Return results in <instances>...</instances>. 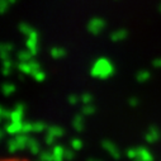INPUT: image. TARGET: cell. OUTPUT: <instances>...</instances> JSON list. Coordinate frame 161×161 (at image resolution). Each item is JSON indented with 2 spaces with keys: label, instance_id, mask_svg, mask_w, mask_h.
Instances as JSON below:
<instances>
[{
  "label": "cell",
  "instance_id": "obj_1",
  "mask_svg": "<svg viewBox=\"0 0 161 161\" xmlns=\"http://www.w3.org/2000/svg\"><path fill=\"white\" fill-rule=\"evenodd\" d=\"M0 161H29V160L22 158V157H3L0 158Z\"/></svg>",
  "mask_w": 161,
  "mask_h": 161
}]
</instances>
